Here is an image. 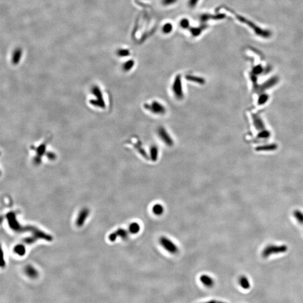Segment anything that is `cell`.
<instances>
[{"label": "cell", "mask_w": 303, "mask_h": 303, "mask_svg": "<svg viewBox=\"0 0 303 303\" xmlns=\"http://www.w3.org/2000/svg\"><path fill=\"white\" fill-rule=\"evenodd\" d=\"M200 280L203 285L207 287H212L214 284L213 279L208 275H202L200 277Z\"/></svg>", "instance_id": "cell-10"}, {"label": "cell", "mask_w": 303, "mask_h": 303, "mask_svg": "<svg viewBox=\"0 0 303 303\" xmlns=\"http://www.w3.org/2000/svg\"><path fill=\"white\" fill-rule=\"evenodd\" d=\"M239 283L240 286L245 290H248L251 288V283L249 280L245 276H242L239 279Z\"/></svg>", "instance_id": "cell-11"}, {"label": "cell", "mask_w": 303, "mask_h": 303, "mask_svg": "<svg viewBox=\"0 0 303 303\" xmlns=\"http://www.w3.org/2000/svg\"><path fill=\"white\" fill-rule=\"evenodd\" d=\"M140 229V225L137 223L134 222L130 225L129 231L130 232H131V234H135L139 232Z\"/></svg>", "instance_id": "cell-12"}, {"label": "cell", "mask_w": 303, "mask_h": 303, "mask_svg": "<svg viewBox=\"0 0 303 303\" xmlns=\"http://www.w3.org/2000/svg\"><path fill=\"white\" fill-rule=\"evenodd\" d=\"M158 134L159 137L166 144L169 146H172L173 144V140L170 137L169 134L167 133V132L163 128H161V129L159 130Z\"/></svg>", "instance_id": "cell-6"}, {"label": "cell", "mask_w": 303, "mask_h": 303, "mask_svg": "<svg viewBox=\"0 0 303 303\" xmlns=\"http://www.w3.org/2000/svg\"><path fill=\"white\" fill-rule=\"evenodd\" d=\"M88 214L89 210L87 209H84L81 211L77 220V225L78 226H81L84 224Z\"/></svg>", "instance_id": "cell-9"}, {"label": "cell", "mask_w": 303, "mask_h": 303, "mask_svg": "<svg viewBox=\"0 0 303 303\" xmlns=\"http://www.w3.org/2000/svg\"><path fill=\"white\" fill-rule=\"evenodd\" d=\"M188 79L190 80L193 81H196V82H198L200 84H203L204 81V80L203 79H202V78H199L198 77H193V76H188Z\"/></svg>", "instance_id": "cell-20"}, {"label": "cell", "mask_w": 303, "mask_h": 303, "mask_svg": "<svg viewBox=\"0 0 303 303\" xmlns=\"http://www.w3.org/2000/svg\"><path fill=\"white\" fill-rule=\"evenodd\" d=\"M148 110L152 112L154 114H157L161 115L162 114L165 113L166 109L165 107L157 101H153L151 103V104L147 106Z\"/></svg>", "instance_id": "cell-4"}, {"label": "cell", "mask_w": 303, "mask_h": 303, "mask_svg": "<svg viewBox=\"0 0 303 303\" xmlns=\"http://www.w3.org/2000/svg\"><path fill=\"white\" fill-rule=\"evenodd\" d=\"M288 248L286 245H270L263 249L262 251L263 257L267 258L272 255L284 253L286 252Z\"/></svg>", "instance_id": "cell-2"}, {"label": "cell", "mask_w": 303, "mask_h": 303, "mask_svg": "<svg viewBox=\"0 0 303 303\" xmlns=\"http://www.w3.org/2000/svg\"><path fill=\"white\" fill-rule=\"evenodd\" d=\"M177 1L178 0H162V4L165 6H169L175 4Z\"/></svg>", "instance_id": "cell-21"}, {"label": "cell", "mask_w": 303, "mask_h": 303, "mask_svg": "<svg viewBox=\"0 0 303 303\" xmlns=\"http://www.w3.org/2000/svg\"><path fill=\"white\" fill-rule=\"evenodd\" d=\"M159 242L162 246L170 253L175 254L178 252V247L169 238L162 236L159 239Z\"/></svg>", "instance_id": "cell-3"}, {"label": "cell", "mask_w": 303, "mask_h": 303, "mask_svg": "<svg viewBox=\"0 0 303 303\" xmlns=\"http://www.w3.org/2000/svg\"><path fill=\"white\" fill-rule=\"evenodd\" d=\"M7 218L8 219V225L13 230L19 232H32L33 236L36 239L42 238L47 241H51L52 239V238L50 235L46 234L45 232L39 230L36 227L32 226H21L20 224L16 221L15 214L13 213H9L7 215Z\"/></svg>", "instance_id": "cell-1"}, {"label": "cell", "mask_w": 303, "mask_h": 303, "mask_svg": "<svg viewBox=\"0 0 303 303\" xmlns=\"http://www.w3.org/2000/svg\"><path fill=\"white\" fill-rule=\"evenodd\" d=\"M180 25L183 28H186L189 27V21L188 19H183L180 22Z\"/></svg>", "instance_id": "cell-22"}, {"label": "cell", "mask_w": 303, "mask_h": 303, "mask_svg": "<svg viewBox=\"0 0 303 303\" xmlns=\"http://www.w3.org/2000/svg\"><path fill=\"white\" fill-rule=\"evenodd\" d=\"M163 211H164L163 207L159 204H157L154 205L153 207V212L157 216L161 215L163 213Z\"/></svg>", "instance_id": "cell-14"}, {"label": "cell", "mask_w": 303, "mask_h": 303, "mask_svg": "<svg viewBox=\"0 0 303 303\" xmlns=\"http://www.w3.org/2000/svg\"><path fill=\"white\" fill-rule=\"evenodd\" d=\"M117 53L119 57H127L129 56L130 54L128 49H120L118 50Z\"/></svg>", "instance_id": "cell-16"}, {"label": "cell", "mask_w": 303, "mask_h": 303, "mask_svg": "<svg viewBox=\"0 0 303 303\" xmlns=\"http://www.w3.org/2000/svg\"><path fill=\"white\" fill-rule=\"evenodd\" d=\"M134 65V61L133 60H129L124 64V65H123V69L126 71H129V70H130L131 69L133 68Z\"/></svg>", "instance_id": "cell-15"}, {"label": "cell", "mask_w": 303, "mask_h": 303, "mask_svg": "<svg viewBox=\"0 0 303 303\" xmlns=\"http://www.w3.org/2000/svg\"><path fill=\"white\" fill-rule=\"evenodd\" d=\"M128 231L124 229H118L112 234L109 235V240L111 241H114L117 237H121L122 238H126L128 236Z\"/></svg>", "instance_id": "cell-8"}, {"label": "cell", "mask_w": 303, "mask_h": 303, "mask_svg": "<svg viewBox=\"0 0 303 303\" xmlns=\"http://www.w3.org/2000/svg\"><path fill=\"white\" fill-rule=\"evenodd\" d=\"M15 252H16L17 254L23 255L24 254L25 250L24 247H23V246H22V245H17V246H16L15 247Z\"/></svg>", "instance_id": "cell-18"}, {"label": "cell", "mask_w": 303, "mask_h": 303, "mask_svg": "<svg viewBox=\"0 0 303 303\" xmlns=\"http://www.w3.org/2000/svg\"><path fill=\"white\" fill-rule=\"evenodd\" d=\"M172 89L175 97L178 98V99H180L183 97V91L180 76H178L176 77V79L174 81Z\"/></svg>", "instance_id": "cell-5"}, {"label": "cell", "mask_w": 303, "mask_h": 303, "mask_svg": "<svg viewBox=\"0 0 303 303\" xmlns=\"http://www.w3.org/2000/svg\"><path fill=\"white\" fill-rule=\"evenodd\" d=\"M294 216L300 224L303 225V212L299 210H295L294 212Z\"/></svg>", "instance_id": "cell-13"}, {"label": "cell", "mask_w": 303, "mask_h": 303, "mask_svg": "<svg viewBox=\"0 0 303 303\" xmlns=\"http://www.w3.org/2000/svg\"><path fill=\"white\" fill-rule=\"evenodd\" d=\"M199 0H189V5L190 8H194L196 5L197 4Z\"/></svg>", "instance_id": "cell-23"}, {"label": "cell", "mask_w": 303, "mask_h": 303, "mask_svg": "<svg viewBox=\"0 0 303 303\" xmlns=\"http://www.w3.org/2000/svg\"><path fill=\"white\" fill-rule=\"evenodd\" d=\"M23 50L21 48H17L15 49L14 52L12 53V58H11V61L12 63L14 65H17L19 64L20 61L22 58L23 56Z\"/></svg>", "instance_id": "cell-7"}, {"label": "cell", "mask_w": 303, "mask_h": 303, "mask_svg": "<svg viewBox=\"0 0 303 303\" xmlns=\"http://www.w3.org/2000/svg\"><path fill=\"white\" fill-rule=\"evenodd\" d=\"M172 25L170 23H167L166 24H165L163 27V32L166 34L170 33L172 31Z\"/></svg>", "instance_id": "cell-19"}, {"label": "cell", "mask_w": 303, "mask_h": 303, "mask_svg": "<svg viewBox=\"0 0 303 303\" xmlns=\"http://www.w3.org/2000/svg\"><path fill=\"white\" fill-rule=\"evenodd\" d=\"M27 273L32 277H36L37 275L36 271L32 267H28L26 268Z\"/></svg>", "instance_id": "cell-17"}]
</instances>
